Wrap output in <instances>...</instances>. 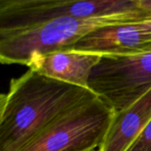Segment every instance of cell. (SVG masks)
<instances>
[{
  "label": "cell",
  "mask_w": 151,
  "mask_h": 151,
  "mask_svg": "<svg viewBox=\"0 0 151 151\" xmlns=\"http://www.w3.org/2000/svg\"><path fill=\"white\" fill-rule=\"evenodd\" d=\"M85 88L28 69L0 97V151H19L73 108L96 98Z\"/></svg>",
  "instance_id": "obj_1"
},
{
  "label": "cell",
  "mask_w": 151,
  "mask_h": 151,
  "mask_svg": "<svg viewBox=\"0 0 151 151\" xmlns=\"http://www.w3.org/2000/svg\"><path fill=\"white\" fill-rule=\"evenodd\" d=\"M150 17V13L134 10L88 18H62L20 31L0 33V61L3 64L26 65L34 53L70 49L96 30Z\"/></svg>",
  "instance_id": "obj_2"
},
{
  "label": "cell",
  "mask_w": 151,
  "mask_h": 151,
  "mask_svg": "<svg viewBox=\"0 0 151 151\" xmlns=\"http://www.w3.org/2000/svg\"><path fill=\"white\" fill-rule=\"evenodd\" d=\"M88 88L114 113L136 103L151 90V47L132 54H101Z\"/></svg>",
  "instance_id": "obj_3"
},
{
  "label": "cell",
  "mask_w": 151,
  "mask_h": 151,
  "mask_svg": "<svg viewBox=\"0 0 151 151\" xmlns=\"http://www.w3.org/2000/svg\"><path fill=\"white\" fill-rule=\"evenodd\" d=\"M114 112L96 97L73 108L19 151H96L104 142Z\"/></svg>",
  "instance_id": "obj_4"
},
{
  "label": "cell",
  "mask_w": 151,
  "mask_h": 151,
  "mask_svg": "<svg viewBox=\"0 0 151 151\" xmlns=\"http://www.w3.org/2000/svg\"><path fill=\"white\" fill-rule=\"evenodd\" d=\"M139 10L136 0H0V33L62 18H88Z\"/></svg>",
  "instance_id": "obj_5"
},
{
  "label": "cell",
  "mask_w": 151,
  "mask_h": 151,
  "mask_svg": "<svg viewBox=\"0 0 151 151\" xmlns=\"http://www.w3.org/2000/svg\"><path fill=\"white\" fill-rule=\"evenodd\" d=\"M151 47V17L96 30L72 48L96 54H132Z\"/></svg>",
  "instance_id": "obj_6"
},
{
  "label": "cell",
  "mask_w": 151,
  "mask_h": 151,
  "mask_svg": "<svg viewBox=\"0 0 151 151\" xmlns=\"http://www.w3.org/2000/svg\"><path fill=\"white\" fill-rule=\"evenodd\" d=\"M101 56L64 49L47 53H34L29 57L26 66L50 79L88 88L89 76Z\"/></svg>",
  "instance_id": "obj_7"
},
{
  "label": "cell",
  "mask_w": 151,
  "mask_h": 151,
  "mask_svg": "<svg viewBox=\"0 0 151 151\" xmlns=\"http://www.w3.org/2000/svg\"><path fill=\"white\" fill-rule=\"evenodd\" d=\"M151 121V90L121 112L114 113L97 151H127Z\"/></svg>",
  "instance_id": "obj_8"
},
{
  "label": "cell",
  "mask_w": 151,
  "mask_h": 151,
  "mask_svg": "<svg viewBox=\"0 0 151 151\" xmlns=\"http://www.w3.org/2000/svg\"><path fill=\"white\" fill-rule=\"evenodd\" d=\"M127 151H151V121Z\"/></svg>",
  "instance_id": "obj_9"
},
{
  "label": "cell",
  "mask_w": 151,
  "mask_h": 151,
  "mask_svg": "<svg viewBox=\"0 0 151 151\" xmlns=\"http://www.w3.org/2000/svg\"><path fill=\"white\" fill-rule=\"evenodd\" d=\"M136 5L139 10L151 14V0H136Z\"/></svg>",
  "instance_id": "obj_10"
}]
</instances>
